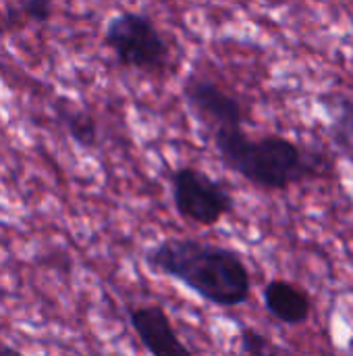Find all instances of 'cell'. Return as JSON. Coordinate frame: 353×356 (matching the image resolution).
Wrapping results in <instances>:
<instances>
[{
  "label": "cell",
  "mask_w": 353,
  "mask_h": 356,
  "mask_svg": "<svg viewBox=\"0 0 353 356\" xmlns=\"http://www.w3.org/2000/svg\"><path fill=\"white\" fill-rule=\"evenodd\" d=\"M102 40L123 69L148 75H158L166 71L171 48L166 44V38L158 29L156 21L144 13H117L114 17L108 19Z\"/></svg>",
  "instance_id": "obj_3"
},
{
  "label": "cell",
  "mask_w": 353,
  "mask_h": 356,
  "mask_svg": "<svg viewBox=\"0 0 353 356\" xmlns=\"http://www.w3.org/2000/svg\"><path fill=\"white\" fill-rule=\"evenodd\" d=\"M171 196L177 215L200 227H214L235 209L231 192L206 171L183 165L171 171Z\"/></svg>",
  "instance_id": "obj_4"
},
{
  "label": "cell",
  "mask_w": 353,
  "mask_h": 356,
  "mask_svg": "<svg viewBox=\"0 0 353 356\" xmlns=\"http://www.w3.org/2000/svg\"><path fill=\"white\" fill-rule=\"evenodd\" d=\"M262 302L266 313L289 327H300L310 321L312 300L310 294L287 280H270L262 290Z\"/></svg>",
  "instance_id": "obj_7"
},
{
  "label": "cell",
  "mask_w": 353,
  "mask_h": 356,
  "mask_svg": "<svg viewBox=\"0 0 353 356\" xmlns=\"http://www.w3.org/2000/svg\"><path fill=\"white\" fill-rule=\"evenodd\" d=\"M21 10L27 17V21L48 23L54 13V2L52 0H23Z\"/></svg>",
  "instance_id": "obj_11"
},
{
  "label": "cell",
  "mask_w": 353,
  "mask_h": 356,
  "mask_svg": "<svg viewBox=\"0 0 353 356\" xmlns=\"http://www.w3.org/2000/svg\"><path fill=\"white\" fill-rule=\"evenodd\" d=\"M268 2H277V4H281V2H295V0H268Z\"/></svg>",
  "instance_id": "obj_13"
},
{
  "label": "cell",
  "mask_w": 353,
  "mask_h": 356,
  "mask_svg": "<svg viewBox=\"0 0 353 356\" xmlns=\"http://www.w3.org/2000/svg\"><path fill=\"white\" fill-rule=\"evenodd\" d=\"M210 140L231 171L266 192H287L322 173L316 154L281 134L252 138L243 127H237L218 131Z\"/></svg>",
  "instance_id": "obj_2"
},
{
  "label": "cell",
  "mask_w": 353,
  "mask_h": 356,
  "mask_svg": "<svg viewBox=\"0 0 353 356\" xmlns=\"http://www.w3.org/2000/svg\"><path fill=\"white\" fill-rule=\"evenodd\" d=\"M0 353H4V355H10V353H17V350H15L12 346H8V344H2V342H0Z\"/></svg>",
  "instance_id": "obj_12"
},
{
  "label": "cell",
  "mask_w": 353,
  "mask_h": 356,
  "mask_svg": "<svg viewBox=\"0 0 353 356\" xmlns=\"http://www.w3.org/2000/svg\"><path fill=\"white\" fill-rule=\"evenodd\" d=\"M322 108L327 113V129L335 150L353 163V96L331 92L320 96Z\"/></svg>",
  "instance_id": "obj_8"
},
{
  "label": "cell",
  "mask_w": 353,
  "mask_h": 356,
  "mask_svg": "<svg viewBox=\"0 0 353 356\" xmlns=\"http://www.w3.org/2000/svg\"><path fill=\"white\" fill-rule=\"evenodd\" d=\"M56 111H58V119H60L62 127L67 129V134L71 136V140L77 146H81V148H96L98 146V140H100L98 123L87 111L77 108L73 104H67L64 100L58 102Z\"/></svg>",
  "instance_id": "obj_9"
},
{
  "label": "cell",
  "mask_w": 353,
  "mask_h": 356,
  "mask_svg": "<svg viewBox=\"0 0 353 356\" xmlns=\"http://www.w3.org/2000/svg\"><path fill=\"white\" fill-rule=\"evenodd\" d=\"M127 317L131 330L135 332L141 346L156 356H191L193 350L183 344L181 336L177 334L173 319L160 305H139L129 307Z\"/></svg>",
  "instance_id": "obj_6"
},
{
  "label": "cell",
  "mask_w": 353,
  "mask_h": 356,
  "mask_svg": "<svg viewBox=\"0 0 353 356\" xmlns=\"http://www.w3.org/2000/svg\"><path fill=\"white\" fill-rule=\"evenodd\" d=\"M239 350H241L243 355L262 356L275 353L277 348L273 346L270 338H266V336L260 334L258 330L248 327V325H241V327H239Z\"/></svg>",
  "instance_id": "obj_10"
},
{
  "label": "cell",
  "mask_w": 353,
  "mask_h": 356,
  "mask_svg": "<svg viewBox=\"0 0 353 356\" xmlns=\"http://www.w3.org/2000/svg\"><path fill=\"white\" fill-rule=\"evenodd\" d=\"M150 271L179 282L204 302L235 309L252 296V273L241 252L198 238H164L144 257Z\"/></svg>",
  "instance_id": "obj_1"
},
{
  "label": "cell",
  "mask_w": 353,
  "mask_h": 356,
  "mask_svg": "<svg viewBox=\"0 0 353 356\" xmlns=\"http://www.w3.org/2000/svg\"><path fill=\"white\" fill-rule=\"evenodd\" d=\"M183 100L208 138L246 125V111L239 98L208 77L189 75L183 83Z\"/></svg>",
  "instance_id": "obj_5"
}]
</instances>
